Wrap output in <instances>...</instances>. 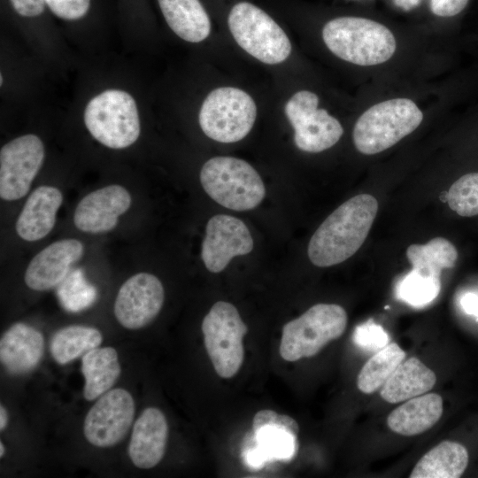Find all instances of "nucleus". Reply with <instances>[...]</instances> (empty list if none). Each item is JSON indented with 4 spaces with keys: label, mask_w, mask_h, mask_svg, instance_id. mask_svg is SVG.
I'll return each instance as SVG.
<instances>
[{
    "label": "nucleus",
    "mask_w": 478,
    "mask_h": 478,
    "mask_svg": "<svg viewBox=\"0 0 478 478\" xmlns=\"http://www.w3.org/2000/svg\"><path fill=\"white\" fill-rule=\"evenodd\" d=\"M378 211L369 194L357 195L336 208L317 228L308 244L316 266L340 264L354 255L366 239Z\"/></svg>",
    "instance_id": "1"
},
{
    "label": "nucleus",
    "mask_w": 478,
    "mask_h": 478,
    "mask_svg": "<svg viewBox=\"0 0 478 478\" xmlns=\"http://www.w3.org/2000/svg\"><path fill=\"white\" fill-rule=\"evenodd\" d=\"M322 38L338 58L358 66H375L389 60L396 50V39L384 25L359 17L329 20Z\"/></svg>",
    "instance_id": "2"
},
{
    "label": "nucleus",
    "mask_w": 478,
    "mask_h": 478,
    "mask_svg": "<svg viewBox=\"0 0 478 478\" xmlns=\"http://www.w3.org/2000/svg\"><path fill=\"white\" fill-rule=\"evenodd\" d=\"M422 120V112L410 99L378 103L358 119L352 134L355 147L366 155L382 152L413 132Z\"/></svg>",
    "instance_id": "3"
},
{
    "label": "nucleus",
    "mask_w": 478,
    "mask_h": 478,
    "mask_svg": "<svg viewBox=\"0 0 478 478\" xmlns=\"http://www.w3.org/2000/svg\"><path fill=\"white\" fill-rule=\"evenodd\" d=\"M200 181L212 199L235 211L255 208L266 195L258 173L248 162L234 157L207 160L201 168Z\"/></svg>",
    "instance_id": "4"
},
{
    "label": "nucleus",
    "mask_w": 478,
    "mask_h": 478,
    "mask_svg": "<svg viewBox=\"0 0 478 478\" xmlns=\"http://www.w3.org/2000/svg\"><path fill=\"white\" fill-rule=\"evenodd\" d=\"M84 124L89 134L111 149H125L140 135L136 103L127 91L107 89L94 96L86 105Z\"/></svg>",
    "instance_id": "5"
},
{
    "label": "nucleus",
    "mask_w": 478,
    "mask_h": 478,
    "mask_svg": "<svg viewBox=\"0 0 478 478\" xmlns=\"http://www.w3.org/2000/svg\"><path fill=\"white\" fill-rule=\"evenodd\" d=\"M347 320L345 310L339 305H314L283 326L280 343L281 358L297 361L318 354L343 334Z\"/></svg>",
    "instance_id": "6"
},
{
    "label": "nucleus",
    "mask_w": 478,
    "mask_h": 478,
    "mask_svg": "<svg viewBox=\"0 0 478 478\" xmlns=\"http://www.w3.org/2000/svg\"><path fill=\"white\" fill-rule=\"evenodd\" d=\"M227 24L237 44L265 64L281 63L290 55L291 43L282 28L251 3L235 4L229 12Z\"/></svg>",
    "instance_id": "7"
},
{
    "label": "nucleus",
    "mask_w": 478,
    "mask_h": 478,
    "mask_svg": "<svg viewBox=\"0 0 478 478\" xmlns=\"http://www.w3.org/2000/svg\"><path fill=\"white\" fill-rule=\"evenodd\" d=\"M257 106L245 91L234 87L213 89L204 100L198 116L202 131L225 143L243 139L251 130Z\"/></svg>",
    "instance_id": "8"
},
{
    "label": "nucleus",
    "mask_w": 478,
    "mask_h": 478,
    "mask_svg": "<svg viewBox=\"0 0 478 478\" xmlns=\"http://www.w3.org/2000/svg\"><path fill=\"white\" fill-rule=\"evenodd\" d=\"M237 309L230 303H215L202 322L204 343L213 367L221 378H231L244 358L243 339L247 333Z\"/></svg>",
    "instance_id": "9"
},
{
    "label": "nucleus",
    "mask_w": 478,
    "mask_h": 478,
    "mask_svg": "<svg viewBox=\"0 0 478 478\" xmlns=\"http://www.w3.org/2000/svg\"><path fill=\"white\" fill-rule=\"evenodd\" d=\"M318 104V96L309 90L295 93L285 104V114L295 131V144L303 151L329 149L343 133L340 122Z\"/></svg>",
    "instance_id": "10"
},
{
    "label": "nucleus",
    "mask_w": 478,
    "mask_h": 478,
    "mask_svg": "<svg viewBox=\"0 0 478 478\" xmlns=\"http://www.w3.org/2000/svg\"><path fill=\"white\" fill-rule=\"evenodd\" d=\"M45 156L41 138L23 135L5 143L0 150V197L15 201L25 197L41 169Z\"/></svg>",
    "instance_id": "11"
},
{
    "label": "nucleus",
    "mask_w": 478,
    "mask_h": 478,
    "mask_svg": "<svg viewBox=\"0 0 478 478\" xmlns=\"http://www.w3.org/2000/svg\"><path fill=\"white\" fill-rule=\"evenodd\" d=\"M135 409L134 399L127 390L121 388L108 390L99 397L85 417L86 439L100 448L117 444L128 432Z\"/></svg>",
    "instance_id": "12"
},
{
    "label": "nucleus",
    "mask_w": 478,
    "mask_h": 478,
    "mask_svg": "<svg viewBox=\"0 0 478 478\" xmlns=\"http://www.w3.org/2000/svg\"><path fill=\"white\" fill-rule=\"evenodd\" d=\"M165 299L160 280L149 273H138L120 288L114 302V315L127 329H139L159 313Z\"/></svg>",
    "instance_id": "13"
},
{
    "label": "nucleus",
    "mask_w": 478,
    "mask_h": 478,
    "mask_svg": "<svg viewBox=\"0 0 478 478\" xmlns=\"http://www.w3.org/2000/svg\"><path fill=\"white\" fill-rule=\"evenodd\" d=\"M252 249L251 235L241 220L218 214L208 220L201 247V258L208 271L220 273L234 257L247 255Z\"/></svg>",
    "instance_id": "14"
},
{
    "label": "nucleus",
    "mask_w": 478,
    "mask_h": 478,
    "mask_svg": "<svg viewBox=\"0 0 478 478\" xmlns=\"http://www.w3.org/2000/svg\"><path fill=\"white\" fill-rule=\"evenodd\" d=\"M132 197L123 186L112 184L86 195L77 204L73 223L82 232L103 234L112 231L119 218L131 206Z\"/></svg>",
    "instance_id": "15"
},
{
    "label": "nucleus",
    "mask_w": 478,
    "mask_h": 478,
    "mask_svg": "<svg viewBox=\"0 0 478 478\" xmlns=\"http://www.w3.org/2000/svg\"><path fill=\"white\" fill-rule=\"evenodd\" d=\"M84 246L77 239L56 241L39 251L29 262L24 275L26 285L44 291L59 285L72 266L83 255Z\"/></svg>",
    "instance_id": "16"
},
{
    "label": "nucleus",
    "mask_w": 478,
    "mask_h": 478,
    "mask_svg": "<svg viewBox=\"0 0 478 478\" xmlns=\"http://www.w3.org/2000/svg\"><path fill=\"white\" fill-rule=\"evenodd\" d=\"M168 437V425L164 413L148 407L135 420L128 446L133 464L142 469L157 466L163 459Z\"/></svg>",
    "instance_id": "17"
},
{
    "label": "nucleus",
    "mask_w": 478,
    "mask_h": 478,
    "mask_svg": "<svg viewBox=\"0 0 478 478\" xmlns=\"http://www.w3.org/2000/svg\"><path fill=\"white\" fill-rule=\"evenodd\" d=\"M62 202L63 195L58 188L49 185L36 188L18 216L15 225L17 235L27 242L44 238L55 226Z\"/></svg>",
    "instance_id": "18"
},
{
    "label": "nucleus",
    "mask_w": 478,
    "mask_h": 478,
    "mask_svg": "<svg viewBox=\"0 0 478 478\" xmlns=\"http://www.w3.org/2000/svg\"><path fill=\"white\" fill-rule=\"evenodd\" d=\"M44 352L42 334L27 324L18 322L11 326L0 340V360L12 374L32 371Z\"/></svg>",
    "instance_id": "19"
},
{
    "label": "nucleus",
    "mask_w": 478,
    "mask_h": 478,
    "mask_svg": "<svg viewBox=\"0 0 478 478\" xmlns=\"http://www.w3.org/2000/svg\"><path fill=\"white\" fill-rule=\"evenodd\" d=\"M443 414V399L436 393H425L408 399L390 412L387 419L389 429L412 436L431 428Z\"/></svg>",
    "instance_id": "20"
},
{
    "label": "nucleus",
    "mask_w": 478,
    "mask_h": 478,
    "mask_svg": "<svg viewBox=\"0 0 478 478\" xmlns=\"http://www.w3.org/2000/svg\"><path fill=\"white\" fill-rule=\"evenodd\" d=\"M436 382V374L419 358L402 361L381 388L388 403H400L429 391Z\"/></svg>",
    "instance_id": "21"
},
{
    "label": "nucleus",
    "mask_w": 478,
    "mask_h": 478,
    "mask_svg": "<svg viewBox=\"0 0 478 478\" xmlns=\"http://www.w3.org/2000/svg\"><path fill=\"white\" fill-rule=\"evenodd\" d=\"M172 31L189 42L204 41L211 32L209 16L199 0H157Z\"/></svg>",
    "instance_id": "22"
},
{
    "label": "nucleus",
    "mask_w": 478,
    "mask_h": 478,
    "mask_svg": "<svg viewBox=\"0 0 478 478\" xmlns=\"http://www.w3.org/2000/svg\"><path fill=\"white\" fill-rule=\"evenodd\" d=\"M121 368L118 353L112 347L94 348L81 358V373L85 378L83 396L92 401L114 385Z\"/></svg>",
    "instance_id": "23"
},
{
    "label": "nucleus",
    "mask_w": 478,
    "mask_h": 478,
    "mask_svg": "<svg viewBox=\"0 0 478 478\" xmlns=\"http://www.w3.org/2000/svg\"><path fill=\"white\" fill-rule=\"evenodd\" d=\"M468 464V452L460 443L443 441L424 454L413 467L411 478H458Z\"/></svg>",
    "instance_id": "24"
},
{
    "label": "nucleus",
    "mask_w": 478,
    "mask_h": 478,
    "mask_svg": "<svg viewBox=\"0 0 478 478\" xmlns=\"http://www.w3.org/2000/svg\"><path fill=\"white\" fill-rule=\"evenodd\" d=\"M103 340L101 332L92 327L72 325L58 329L52 336L50 352L60 365L83 356L98 347Z\"/></svg>",
    "instance_id": "25"
},
{
    "label": "nucleus",
    "mask_w": 478,
    "mask_h": 478,
    "mask_svg": "<svg viewBox=\"0 0 478 478\" xmlns=\"http://www.w3.org/2000/svg\"><path fill=\"white\" fill-rule=\"evenodd\" d=\"M458 256L454 244L443 237L434 238L425 244H412L406 250L412 269L438 277L443 269L454 266Z\"/></svg>",
    "instance_id": "26"
},
{
    "label": "nucleus",
    "mask_w": 478,
    "mask_h": 478,
    "mask_svg": "<svg viewBox=\"0 0 478 478\" xmlns=\"http://www.w3.org/2000/svg\"><path fill=\"white\" fill-rule=\"evenodd\" d=\"M405 358V352L396 343L378 351L361 368L357 379L358 389L371 394L381 389Z\"/></svg>",
    "instance_id": "27"
},
{
    "label": "nucleus",
    "mask_w": 478,
    "mask_h": 478,
    "mask_svg": "<svg viewBox=\"0 0 478 478\" xmlns=\"http://www.w3.org/2000/svg\"><path fill=\"white\" fill-rule=\"evenodd\" d=\"M440 289V277L427 275L412 269L398 282L396 294L403 302L414 307H422L435 300Z\"/></svg>",
    "instance_id": "28"
},
{
    "label": "nucleus",
    "mask_w": 478,
    "mask_h": 478,
    "mask_svg": "<svg viewBox=\"0 0 478 478\" xmlns=\"http://www.w3.org/2000/svg\"><path fill=\"white\" fill-rule=\"evenodd\" d=\"M260 450L268 460L288 461L297 451V436L283 427L268 425L254 432Z\"/></svg>",
    "instance_id": "29"
},
{
    "label": "nucleus",
    "mask_w": 478,
    "mask_h": 478,
    "mask_svg": "<svg viewBox=\"0 0 478 478\" xmlns=\"http://www.w3.org/2000/svg\"><path fill=\"white\" fill-rule=\"evenodd\" d=\"M446 201L462 217L478 215V172L459 178L449 189Z\"/></svg>",
    "instance_id": "30"
},
{
    "label": "nucleus",
    "mask_w": 478,
    "mask_h": 478,
    "mask_svg": "<svg viewBox=\"0 0 478 478\" xmlns=\"http://www.w3.org/2000/svg\"><path fill=\"white\" fill-rule=\"evenodd\" d=\"M58 297L66 309L74 312L89 305L95 299L96 292L82 278L73 275L59 288Z\"/></svg>",
    "instance_id": "31"
},
{
    "label": "nucleus",
    "mask_w": 478,
    "mask_h": 478,
    "mask_svg": "<svg viewBox=\"0 0 478 478\" xmlns=\"http://www.w3.org/2000/svg\"><path fill=\"white\" fill-rule=\"evenodd\" d=\"M389 337L384 328L372 320L358 325L353 333V342L358 347L378 351L389 344Z\"/></svg>",
    "instance_id": "32"
},
{
    "label": "nucleus",
    "mask_w": 478,
    "mask_h": 478,
    "mask_svg": "<svg viewBox=\"0 0 478 478\" xmlns=\"http://www.w3.org/2000/svg\"><path fill=\"white\" fill-rule=\"evenodd\" d=\"M268 425L283 427L297 436L299 432L298 423L292 417L286 414H279L268 409L258 411L252 420L253 431L256 432Z\"/></svg>",
    "instance_id": "33"
},
{
    "label": "nucleus",
    "mask_w": 478,
    "mask_h": 478,
    "mask_svg": "<svg viewBox=\"0 0 478 478\" xmlns=\"http://www.w3.org/2000/svg\"><path fill=\"white\" fill-rule=\"evenodd\" d=\"M11 9L20 18H40L47 7L44 0H7Z\"/></svg>",
    "instance_id": "34"
},
{
    "label": "nucleus",
    "mask_w": 478,
    "mask_h": 478,
    "mask_svg": "<svg viewBox=\"0 0 478 478\" xmlns=\"http://www.w3.org/2000/svg\"><path fill=\"white\" fill-rule=\"evenodd\" d=\"M468 0H430L431 12L440 17L457 15L466 6Z\"/></svg>",
    "instance_id": "35"
},
{
    "label": "nucleus",
    "mask_w": 478,
    "mask_h": 478,
    "mask_svg": "<svg viewBox=\"0 0 478 478\" xmlns=\"http://www.w3.org/2000/svg\"><path fill=\"white\" fill-rule=\"evenodd\" d=\"M460 305L464 312L473 315L478 320V295L466 293L460 299Z\"/></svg>",
    "instance_id": "36"
},
{
    "label": "nucleus",
    "mask_w": 478,
    "mask_h": 478,
    "mask_svg": "<svg viewBox=\"0 0 478 478\" xmlns=\"http://www.w3.org/2000/svg\"><path fill=\"white\" fill-rule=\"evenodd\" d=\"M266 454L257 446L253 450H250L247 452L246 461L247 463L253 467L260 466L265 461H267Z\"/></svg>",
    "instance_id": "37"
},
{
    "label": "nucleus",
    "mask_w": 478,
    "mask_h": 478,
    "mask_svg": "<svg viewBox=\"0 0 478 478\" xmlns=\"http://www.w3.org/2000/svg\"><path fill=\"white\" fill-rule=\"evenodd\" d=\"M420 2L421 0H394L395 4L405 11L417 7Z\"/></svg>",
    "instance_id": "38"
},
{
    "label": "nucleus",
    "mask_w": 478,
    "mask_h": 478,
    "mask_svg": "<svg viewBox=\"0 0 478 478\" xmlns=\"http://www.w3.org/2000/svg\"><path fill=\"white\" fill-rule=\"evenodd\" d=\"M8 422V413L6 409L1 405H0V430L3 431Z\"/></svg>",
    "instance_id": "39"
},
{
    "label": "nucleus",
    "mask_w": 478,
    "mask_h": 478,
    "mask_svg": "<svg viewBox=\"0 0 478 478\" xmlns=\"http://www.w3.org/2000/svg\"><path fill=\"white\" fill-rule=\"evenodd\" d=\"M4 451H5L4 446L3 443L1 442V443H0V456H1V457L4 456Z\"/></svg>",
    "instance_id": "40"
},
{
    "label": "nucleus",
    "mask_w": 478,
    "mask_h": 478,
    "mask_svg": "<svg viewBox=\"0 0 478 478\" xmlns=\"http://www.w3.org/2000/svg\"><path fill=\"white\" fill-rule=\"evenodd\" d=\"M0 83H1V85L3 84V75L2 74L0 75Z\"/></svg>",
    "instance_id": "41"
}]
</instances>
